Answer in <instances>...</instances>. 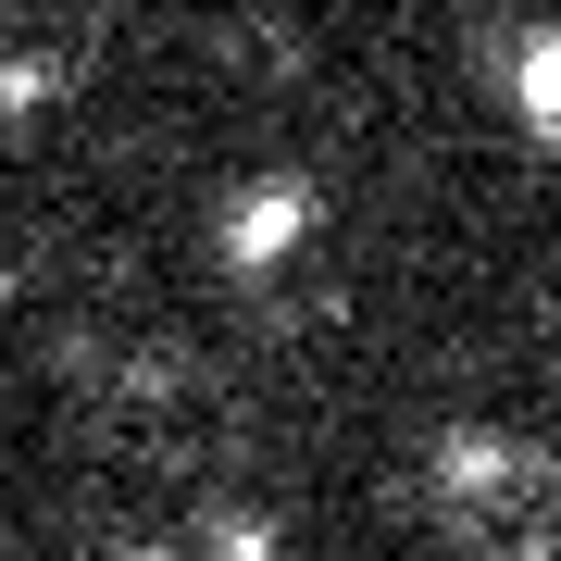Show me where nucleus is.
<instances>
[{
    "mask_svg": "<svg viewBox=\"0 0 561 561\" xmlns=\"http://www.w3.org/2000/svg\"><path fill=\"white\" fill-rule=\"evenodd\" d=\"M324 238V187L312 175H250L213 201V250L238 262V275H275V262H300Z\"/></svg>",
    "mask_w": 561,
    "mask_h": 561,
    "instance_id": "nucleus-1",
    "label": "nucleus"
},
{
    "mask_svg": "<svg viewBox=\"0 0 561 561\" xmlns=\"http://www.w3.org/2000/svg\"><path fill=\"white\" fill-rule=\"evenodd\" d=\"M500 88L524 101V138H549V125H561V50L537 38V25H524V50H500Z\"/></svg>",
    "mask_w": 561,
    "mask_h": 561,
    "instance_id": "nucleus-3",
    "label": "nucleus"
},
{
    "mask_svg": "<svg viewBox=\"0 0 561 561\" xmlns=\"http://www.w3.org/2000/svg\"><path fill=\"white\" fill-rule=\"evenodd\" d=\"M187 561H275V524L262 512H201V549Z\"/></svg>",
    "mask_w": 561,
    "mask_h": 561,
    "instance_id": "nucleus-5",
    "label": "nucleus"
},
{
    "mask_svg": "<svg viewBox=\"0 0 561 561\" xmlns=\"http://www.w3.org/2000/svg\"><path fill=\"white\" fill-rule=\"evenodd\" d=\"M113 561H187V549L175 537H138V549H113Z\"/></svg>",
    "mask_w": 561,
    "mask_h": 561,
    "instance_id": "nucleus-6",
    "label": "nucleus"
},
{
    "mask_svg": "<svg viewBox=\"0 0 561 561\" xmlns=\"http://www.w3.org/2000/svg\"><path fill=\"white\" fill-rule=\"evenodd\" d=\"M50 88H62V62H50V50H0V125H38V113H50Z\"/></svg>",
    "mask_w": 561,
    "mask_h": 561,
    "instance_id": "nucleus-4",
    "label": "nucleus"
},
{
    "mask_svg": "<svg viewBox=\"0 0 561 561\" xmlns=\"http://www.w3.org/2000/svg\"><path fill=\"white\" fill-rule=\"evenodd\" d=\"M512 474H524V461H512L500 424H449V449H437V486H449V500H500Z\"/></svg>",
    "mask_w": 561,
    "mask_h": 561,
    "instance_id": "nucleus-2",
    "label": "nucleus"
}]
</instances>
